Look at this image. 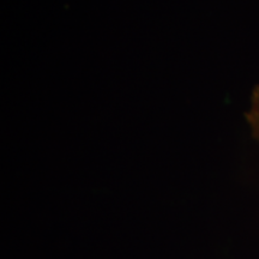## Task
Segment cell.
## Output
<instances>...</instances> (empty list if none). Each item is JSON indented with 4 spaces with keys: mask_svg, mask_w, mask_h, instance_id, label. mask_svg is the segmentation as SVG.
<instances>
[{
    "mask_svg": "<svg viewBox=\"0 0 259 259\" xmlns=\"http://www.w3.org/2000/svg\"><path fill=\"white\" fill-rule=\"evenodd\" d=\"M245 118L247 125L250 126L252 135L259 142V84L252 90L250 107L245 113Z\"/></svg>",
    "mask_w": 259,
    "mask_h": 259,
    "instance_id": "obj_1",
    "label": "cell"
}]
</instances>
